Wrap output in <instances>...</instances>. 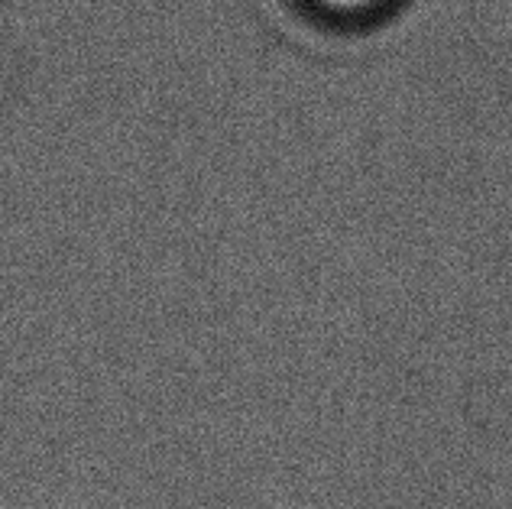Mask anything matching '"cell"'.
Masks as SVG:
<instances>
[{
    "label": "cell",
    "mask_w": 512,
    "mask_h": 509,
    "mask_svg": "<svg viewBox=\"0 0 512 509\" xmlns=\"http://www.w3.org/2000/svg\"><path fill=\"white\" fill-rule=\"evenodd\" d=\"M302 4L321 20L360 26V23H373L386 17L389 10L399 7V0H302Z\"/></svg>",
    "instance_id": "1"
}]
</instances>
